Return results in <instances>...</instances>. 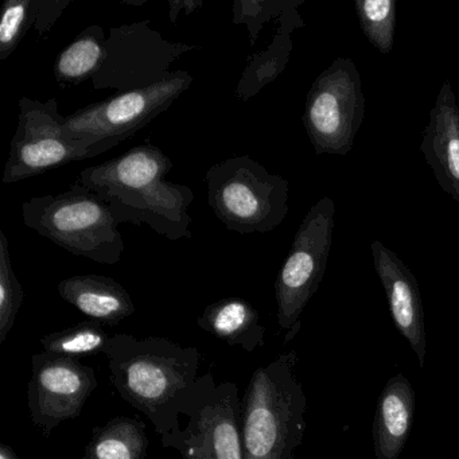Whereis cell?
<instances>
[{
	"label": "cell",
	"mask_w": 459,
	"mask_h": 459,
	"mask_svg": "<svg viewBox=\"0 0 459 459\" xmlns=\"http://www.w3.org/2000/svg\"><path fill=\"white\" fill-rule=\"evenodd\" d=\"M104 354L117 394L150 419L165 447L181 453L179 402L200 377L198 349L184 348L170 338L115 334Z\"/></svg>",
	"instance_id": "cell-1"
},
{
	"label": "cell",
	"mask_w": 459,
	"mask_h": 459,
	"mask_svg": "<svg viewBox=\"0 0 459 459\" xmlns=\"http://www.w3.org/2000/svg\"><path fill=\"white\" fill-rule=\"evenodd\" d=\"M297 364V351H286L251 376L241 397L244 459H295L307 427Z\"/></svg>",
	"instance_id": "cell-2"
},
{
	"label": "cell",
	"mask_w": 459,
	"mask_h": 459,
	"mask_svg": "<svg viewBox=\"0 0 459 459\" xmlns=\"http://www.w3.org/2000/svg\"><path fill=\"white\" fill-rule=\"evenodd\" d=\"M22 219L26 227L74 256L108 265L122 259L119 221L108 204L79 181L68 192L26 201Z\"/></svg>",
	"instance_id": "cell-3"
},
{
	"label": "cell",
	"mask_w": 459,
	"mask_h": 459,
	"mask_svg": "<svg viewBox=\"0 0 459 459\" xmlns=\"http://www.w3.org/2000/svg\"><path fill=\"white\" fill-rule=\"evenodd\" d=\"M205 182L214 216L233 232L268 233L289 214V181L247 155L212 166Z\"/></svg>",
	"instance_id": "cell-4"
},
{
	"label": "cell",
	"mask_w": 459,
	"mask_h": 459,
	"mask_svg": "<svg viewBox=\"0 0 459 459\" xmlns=\"http://www.w3.org/2000/svg\"><path fill=\"white\" fill-rule=\"evenodd\" d=\"M192 82L187 72L177 71L152 84L91 104L65 117L66 135L84 144L88 157H95L146 127Z\"/></svg>",
	"instance_id": "cell-5"
},
{
	"label": "cell",
	"mask_w": 459,
	"mask_h": 459,
	"mask_svg": "<svg viewBox=\"0 0 459 459\" xmlns=\"http://www.w3.org/2000/svg\"><path fill=\"white\" fill-rule=\"evenodd\" d=\"M335 204L322 197L314 204L299 225L289 255L275 281L278 324L290 342L299 332L300 316L318 291L326 273L334 230Z\"/></svg>",
	"instance_id": "cell-6"
},
{
	"label": "cell",
	"mask_w": 459,
	"mask_h": 459,
	"mask_svg": "<svg viewBox=\"0 0 459 459\" xmlns=\"http://www.w3.org/2000/svg\"><path fill=\"white\" fill-rule=\"evenodd\" d=\"M365 117L361 74L351 58L333 61L311 85L302 122L316 155L345 157Z\"/></svg>",
	"instance_id": "cell-7"
},
{
	"label": "cell",
	"mask_w": 459,
	"mask_h": 459,
	"mask_svg": "<svg viewBox=\"0 0 459 459\" xmlns=\"http://www.w3.org/2000/svg\"><path fill=\"white\" fill-rule=\"evenodd\" d=\"M18 127L10 147L4 184L39 176L50 169L88 160L84 144L66 135L65 117H61L56 99L47 103L21 98Z\"/></svg>",
	"instance_id": "cell-8"
},
{
	"label": "cell",
	"mask_w": 459,
	"mask_h": 459,
	"mask_svg": "<svg viewBox=\"0 0 459 459\" xmlns=\"http://www.w3.org/2000/svg\"><path fill=\"white\" fill-rule=\"evenodd\" d=\"M179 415L187 418L184 440L197 445L204 459H244L238 384L200 376L181 397Z\"/></svg>",
	"instance_id": "cell-9"
},
{
	"label": "cell",
	"mask_w": 459,
	"mask_h": 459,
	"mask_svg": "<svg viewBox=\"0 0 459 459\" xmlns=\"http://www.w3.org/2000/svg\"><path fill=\"white\" fill-rule=\"evenodd\" d=\"M98 386L95 369L80 359L47 351L34 354L28 385L31 420L49 437L60 423L82 415Z\"/></svg>",
	"instance_id": "cell-10"
},
{
	"label": "cell",
	"mask_w": 459,
	"mask_h": 459,
	"mask_svg": "<svg viewBox=\"0 0 459 459\" xmlns=\"http://www.w3.org/2000/svg\"><path fill=\"white\" fill-rule=\"evenodd\" d=\"M195 193L185 185L166 179L123 193L106 201L119 224L149 225L169 240L192 238V217L187 213Z\"/></svg>",
	"instance_id": "cell-11"
},
{
	"label": "cell",
	"mask_w": 459,
	"mask_h": 459,
	"mask_svg": "<svg viewBox=\"0 0 459 459\" xmlns=\"http://www.w3.org/2000/svg\"><path fill=\"white\" fill-rule=\"evenodd\" d=\"M373 267L385 292L392 321L400 334L410 342L419 367L427 354L426 316L420 290L415 275L405 263L381 241L370 244Z\"/></svg>",
	"instance_id": "cell-12"
},
{
	"label": "cell",
	"mask_w": 459,
	"mask_h": 459,
	"mask_svg": "<svg viewBox=\"0 0 459 459\" xmlns=\"http://www.w3.org/2000/svg\"><path fill=\"white\" fill-rule=\"evenodd\" d=\"M420 152L437 185L459 205V107L445 80L423 131Z\"/></svg>",
	"instance_id": "cell-13"
},
{
	"label": "cell",
	"mask_w": 459,
	"mask_h": 459,
	"mask_svg": "<svg viewBox=\"0 0 459 459\" xmlns=\"http://www.w3.org/2000/svg\"><path fill=\"white\" fill-rule=\"evenodd\" d=\"M173 162L152 144L134 147L103 165L85 169L77 181L103 201L165 179Z\"/></svg>",
	"instance_id": "cell-14"
},
{
	"label": "cell",
	"mask_w": 459,
	"mask_h": 459,
	"mask_svg": "<svg viewBox=\"0 0 459 459\" xmlns=\"http://www.w3.org/2000/svg\"><path fill=\"white\" fill-rule=\"evenodd\" d=\"M415 419V392L402 373L389 378L378 396L372 427L376 459H397Z\"/></svg>",
	"instance_id": "cell-15"
},
{
	"label": "cell",
	"mask_w": 459,
	"mask_h": 459,
	"mask_svg": "<svg viewBox=\"0 0 459 459\" xmlns=\"http://www.w3.org/2000/svg\"><path fill=\"white\" fill-rule=\"evenodd\" d=\"M57 290L65 302L104 326H114L135 313L127 290L108 276H71L61 281Z\"/></svg>",
	"instance_id": "cell-16"
},
{
	"label": "cell",
	"mask_w": 459,
	"mask_h": 459,
	"mask_svg": "<svg viewBox=\"0 0 459 459\" xmlns=\"http://www.w3.org/2000/svg\"><path fill=\"white\" fill-rule=\"evenodd\" d=\"M197 325L204 332L248 353L264 346L265 327L259 311L243 298H224L206 306Z\"/></svg>",
	"instance_id": "cell-17"
},
{
	"label": "cell",
	"mask_w": 459,
	"mask_h": 459,
	"mask_svg": "<svg viewBox=\"0 0 459 459\" xmlns=\"http://www.w3.org/2000/svg\"><path fill=\"white\" fill-rule=\"evenodd\" d=\"M147 450L146 424L138 419L117 416L93 429L82 459H146Z\"/></svg>",
	"instance_id": "cell-18"
},
{
	"label": "cell",
	"mask_w": 459,
	"mask_h": 459,
	"mask_svg": "<svg viewBox=\"0 0 459 459\" xmlns=\"http://www.w3.org/2000/svg\"><path fill=\"white\" fill-rule=\"evenodd\" d=\"M108 48L103 29L92 26L69 44L56 61V80L61 85H79L96 76L106 63Z\"/></svg>",
	"instance_id": "cell-19"
},
{
	"label": "cell",
	"mask_w": 459,
	"mask_h": 459,
	"mask_svg": "<svg viewBox=\"0 0 459 459\" xmlns=\"http://www.w3.org/2000/svg\"><path fill=\"white\" fill-rule=\"evenodd\" d=\"M109 340L111 337L104 325L88 319L60 332L44 335L39 342L47 353L79 359L80 357L106 353Z\"/></svg>",
	"instance_id": "cell-20"
},
{
	"label": "cell",
	"mask_w": 459,
	"mask_h": 459,
	"mask_svg": "<svg viewBox=\"0 0 459 459\" xmlns=\"http://www.w3.org/2000/svg\"><path fill=\"white\" fill-rule=\"evenodd\" d=\"M359 28L380 55L394 50L396 30V0H357L354 2Z\"/></svg>",
	"instance_id": "cell-21"
},
{
	"label": "cell",
	"mask_w": 459,
	"mask_h": 459,
	"mask_svg": "<svg viewBox=\"0 0 459 459\" xmlns=\"http://www.w3.org/2000/svg\"><path fill=\"white\" fill-rule=\"evenodd\" d=\"M22 284L15 276L9 240L4 230H0V345L14 327L15 319L23 303Z\"/></svg>",
	"instance_id": "cell-22"
},
{
	"label": "cell",
	"mask_w": 459,
	"mask_h": 459,
	"mask_svg": "<svg viewBox=\"0 0 459 459\" xmlns=\"http://www.w3.org/2000/svg\"><path fill=\"white\" fill-rule=\"evenodd\" d=\"M37 4L31 0H7L0 21V60L10 57L37 20Z\"/></svg>",
	"instance_id": "cell-23"
},
{
	"label": "cell",
	"mask_w": 459,
	"mask_h": 459,
	"mask_svg": "<svg viewBox=\"0 0 459 459\" xmlns=\"http://www.w3.org/2000/svg\"><path fill=\"white\" fill-rule=\"evenodd\" d=\"M179 454H181L184 459H204L200 448L192 440H184V447H182V451Z\"/></svg>",
	"instance_id": "cell-24"
},
{
	"label": "cell",
	"mask_w": 459,
	"mask_h": 459,
	"mask_svg": "<svg viewBox=\"0 0 459 459\" xmlns=\"http://www.w3.org/2000/svg\"><path fill=\"white\" fill-rule=\"evenodd\" d=\"M0 459H21L12 446L2 443L0 445Z\"/></svg>",
	"instance_id": "cell-25"
}]
</instances>
